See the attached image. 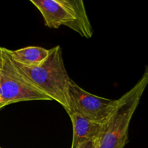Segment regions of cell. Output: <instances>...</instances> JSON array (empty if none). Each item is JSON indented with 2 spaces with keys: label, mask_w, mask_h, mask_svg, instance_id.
Instances as JSON below:
<instances>
[{
  "label": "cell",
  "mask_w": 148,
  "mask_h": 148,
  "mask_svg": "<svg viewBox=\"0 0 148 148\" xmlns=\"http://www.w3.org/2000/svg\"><path fill=\"white\" fill-rule=\"evenodd\" d=\"M11 60L22 77L61 104L66 112L70 111L69 89L71 79L65 68L60 46L49 49L48 57L38 66H24Z\"/></svg>",
  "instance_id": "obj_1"
},
{
  "label": "cell",
  "mask_w": 148,
  "mask_h": 148,
  "mask_svg": "<svg viewBox=\"0 0 148 148\" xmlns=\"http://www.w3.org/2000/svg\"><path fill=\"white\" fill-rule=\"evenodd\" d=\"M148 85V65L134 87L116 101L103 124L95 148H124L129 142V128L134 112Z\"/></svg>",
  "instance_id": "obj_2"
},
{
  "label": "cell",
  "mask_w": 148,
  "mask_h": 148,
  "mask_svg": "<svg viewBox=\"0 0 148 148\" xmlns=\"http://www.w3.org/2000/svg\"><path fill=\"white\" fill-rule=\"evenodd\" d=\"M0 56V106L1 108L21 101L51 100L19 75L7 49L1 47Z\"/></svg>",
  "instance_id": "obj_3"
},
{
  "label": "cell",
  "mask_w": 148,
  "mask_h": 148,
  "mask_svg": "<svg viewBox=\"0 0 148 148\" xmlns=\"http://www.w3.org/2000/svg\"><path fill=\"white\" fill-rule=\"evenodd\" d=\"M69 93L70 106L69 113H77L85 118L100 123L106 121L116 104L117 100L92 95L72 79L69 82Z\"/></svg>",
  "instance_id": "obj_4"
},
{
  "label": "cell",
  "mask_w": 148,
  "mask_h": 148,
  "mask_svg": "<svg viewBox=\"0 0 148 148\" xmlns=\"http://www.w3.org/2000/svg\"><path fill=\"white\" fill-rule=\"evenodd\" d=\"M39 10L45 25L58 29L62 25L71 28L76 20V15L70 0H30Z\"/></svg>",
  "instance_id": "obj_5"
},
{
  "label": "cell",
  "mask_w": 148,
  "mask_h": 148,
  "mask_svg": "<svg viewBox=\"0 0 148 148\" xmlns=\"http://www.w3.org/2000/svg\"><path fill=\"white\" fill-rule=\"evenodd\" d=\"M73 127L72 148H76L84 143L98 138L104 123H100L85 118L75 112L68 114Z\"/></svg>",
  "instance_id": "obj_6"
},
{
  "label": "cell",
  "mask_w": 148,
  "mask_h": 148,
  "mask_svg": "<svg viewBox=\"0 0 148 148\" xmlns=\"http://www.w3.org/2000/svg\"><path fill=\"white\" fill-rule=\"evenodd\" d=\"M7 51L14 62L29 67L40 65L49 54V49L39 46H27L14 51L7 49Z\"/></svg>",
  "instance_id": "obj_7"
},
{
  "label": "cell",
  "mask_w": 148,
  "mask_h": 148,
  "mask_svg": "<svg viewBox=\"0 0 148 148\" xmlns=\"http://www.w3.org/2000/svg\"><path fill=\"white\" fill-rule=\"evenodd\" d=\"M70 2L76 15V20L71 29L76 31L82 37L90 38L92 36V28L88 19L83 1L70 0Z\"/></svg>",
  "instance_id": "obj_8"
},
{
  "label": "cell",
  "mask_w": 148,
  "mask_h": 148,
  "mask_svg": "<svg viewBox=\"0 0 148 148\" xmlns=\"http://www.w3.org/2000/svg\"><path fill=\"white\" fill-rule=\"evenodd\" d=\"M97 140H98V138L93 139V140H91L90 141H88L86 143H84L82 144L79 145L76 148H95L97 144Z\"/></svg>",
  "instance_id": "obj_9"
},
{
  "label": "cell",
  "mask_w": 148,
  "mask_h": 148,
  "mask_svg": "<svg viewBox=\"0 0 148 148\" xmlns=\"http://www.w3.org/2000/svg\"><path fill=\"white\" fill-rule=\"evenodd\" d=\"M0 65H1V56H0Z\"/></svg>",
  "instance_id": "obj_10"
},
{
  "label": "cell",
  "mask_w": 148,
  "mask_h": 148,
  "mask_svg": "<svg viewBox=\"0 0 148 148\" xmlns=\"http://www.w3.org/2000/svg\"><path fill=\"white\" fill-rule=\"evenodd\" d=\"M1 106H0V109H1Z\"/></svg>",
  "instance_id": "obj_11"
},
{
  "label": "cell",
  "mask_w": 148,
  "mask_h": 148,
  "mask_svg": "<svg viewBox=\"0 0 148 148\" xmlns=\"http://www.w3.org/2000/svg\"><path fill=\"white\" fill-rule=\"evenodd\" d=\"M0 148H1V147H0Z\"/></svg>",
  "instance_id": "obj_12"
},
{
  "label": "cell",
  "mask_w": 148,
  "mask_h": 148,
  "mask_svg": "<svg viewBox=\"0 0 148 148\" xmlns=\"http://www.w3.org/2000/svg\"><path fill=\"white\" fill-rule=\"evenodd\" d=\"M0 49H1V47H0Z\"/></svg>",
  "instance_id": "obj_13"
}]
</instances>
